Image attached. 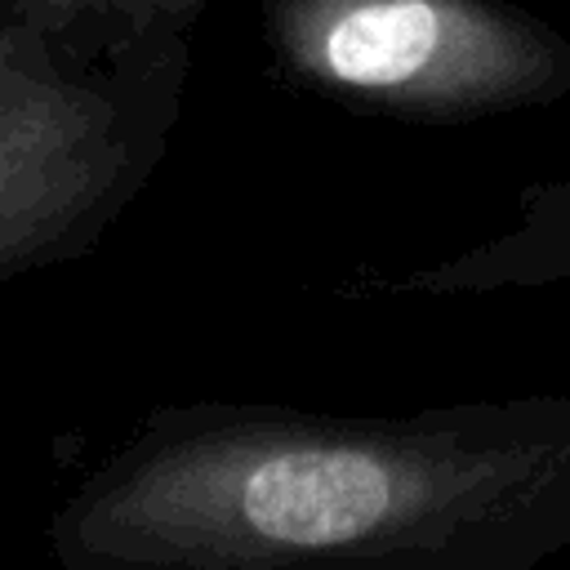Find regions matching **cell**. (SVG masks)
Instances as JSON below:
<instances>
[{
    "instance_id": "3",
    "label": "cell",
    "mask_w": 570,
    "mask_h": 570,
    "mask_svg": "<svg viewBox=\"0 0 570 570\" xmlns=\"http://www.w3.org/2000/svg\"><path fill=\"white\" fill-rule=\"evenodd\" d=\"M276 67L347 111L463 125L570 94V40L512 0H254Z\"/></svg>"
},
{
    "instance_id": "1",
    "label": "cell",
    "mask_w": 570,
    "mask_h": 570,
    "mask_svg": "<svg viewBox=\"0 0 570 570\" xmlns=\"http://www.w3.org/2000/svg\"><path fill=\"white\" fill-rule=\"evenodd\" d=\"M570 548V392L414 414L147 410L49 521L67 570H534Z\"/></svg>"
},
{
    "instance_id": "2",
    "label": "cell",
    "mask_w": 570,
    "mask_h": 570,
    "mask_svg": "<svg viewBox=\"0 0 570 570\" xmlns=\"http://www.w3.org/2000/svg\"><path fill=\"white\" fill-rule=\"evenodd\" d=\"M191 22L156 0H0V285L98 249L169 151Z\"/></svg>"
},
{
    "instance_id": "4",
    "label": "cell",
    "mask_w": 570,
    "mask_h": 570,
    "mask_svg": "<svg viewBox=\"0 0 570 570\" xmlns=\"http://www.w3.org/2000/svg\"><path fill=\"white\" fill-rule=\"evenodd\" d=\"M383 285L401 294H499L570 285V178L525 187L508 232Z\"/></svg>"
},
{
    "instance_id": "5",
    "label": "cell",
    "mask_w": 570,
    "mask_h": 570,
    "mask_svg": "<svg viewBox=\"0 0 570 570\" xmlns=\"http://www.w3.org/2000/svg\"><path fill=\"white\" fill-rule=\"evenodd\" d=\"M156 4H160V9H169V13H178L183 22H191V18L205 9V0H156Z\"/></svg>"
}]
</instances>
